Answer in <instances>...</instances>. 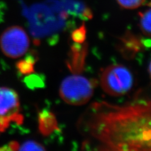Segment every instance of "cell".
Wrapping results in <instances>:
<instances>
[{
    "label": "cell",
    "instance_id": "14",
    "mask_svg": "<svg viewBox=\"0 0 151 151\" xmlns=\"http://www.w3.org/2000/svg\"><path fill=\"white\" fill-rule=\"evenodd\" d=\"M149 72L150 78H151V62H150V63L149 64Z\"/></svg>",
    "mask_w": 151,
    "mask_h": 151
},
{
    "label": "cell",
    "instance_id": "8",
    "mask_svg": "<svg viewBox=\"0 0 151 151\" xmlns=\"http://www.w3.org/2000/svg\"><path fill=\"white\" fill-rule=\"evenodd\" d=\"M73 47V54L69 66L72 70H79L82 68L84 63L86 49L80 45H76Z\"/></svg>",
    "mask_w": 151,
    "mask_h": 151
},
{
    "label": "cell",
    "instance_id": "7",
    "mask_svg": "<svg viewBox=\"0 0 151 151\" xmlns=\"http://www.w3.org/2000/svg\"><path fill=\"white\" fill-rule=\"evenodd\" d=\"M141 45L134 35H126L122 40L121 50L124 54L131 56L139 50Z\"/></svg>",
    "mask_w": 151,
    "mask_h": 151
},
{
    "label": "cell",
    "instance_id": "4",
    "mask_svg": "<svg viewBox=\"0 0 151 151\" xmlns=\"http://www.w3.org/2000/svg\"><path fill=\"white\" fill-rule=\"evenodd\" d=\"M23 120L17 92L9 88H0V134L5 131L12 123L20 124Z\"/></svg>",
    "mask_w": 151,
    "mask_h": 151
},
{
    "label": "cell",
    "instance_id": "10",
    "mask_svg": "<svg viewBox=\"0 0 151 151\" xmlns=\"http://www.w3.org/2000/svg\"><path fill=\"white\" fill-rule=\"evenodd\" d=\"M120 5L126 9H135L143 4L146 0H116Z\"/></svg>",
    "mask_w": 151,
    "mask_h": 151
},
{
    "label": "cell",
    "instance_id": "3",
    "mask_svg": "<svg viewBox=\"0 0 151 151\" xmlns=\"http://www.w3.org/2000/svg\"><path fill=\"white\" fill-rule=\"evenodd\" d=\"M133 83V76L130 70L120 64L108 66L103 70L100 77L102 89L113 96L127 94L132 89Z\"/></svg>",
    "mask_w": 151,
    "mask_h": 151
},
{
    "label": "cell",
    "instance_id": "9",
    "mask_svg": "<svg viewBox=\"0 0 151 151\" xmlns=\"http://www.w3.org/2000/svg\"><path fill=\"white\" fill-rule=\"evenodd\" d=\"M140 27L143 34L151 37V8L139 13Z\"/></svg>",
    "mask_w": 151,
    "mask_h": 151
},
{
    "label": "cell",
    "instance_id": "12",
    "mask_svg": "<svg viewBox=\"0 0 151 151\" xmlns=\"http://www.w3.org/2000/svg\"><path fill=\"white\" fill-rule=\"evenodd\" d=\"M72 39L77 44H81L86 39V28L84 25L73 32Z\"/></svg>",
    "mask_w": 151,
    "mask_h": 151
},
{
    "label": "cell",
    "instance_id": "5",
    "mask_svg": "<svg viewBox=\"0 0 151 151\" xmlns=\"http://www.w3.org/2000/svg\"><path fill=\"white\" fill-rule=\"evenodd\" d=\"M30 46L27 32L19 26H12L4 30L0 37V47L3 54L10 58L24 55Z\"/></svg>",
    "mask_w": 151,
    "mask_h": 151
},
{
    "label": "cell",
    "instance_id": "6",
    "mask_svg": "<svg viewBox=\"0 0 151 151\" xmlns=\"http://www.w3.org/2000/svg\"><path fill=\"white\" fill-rule=\"evenodd\" d=\"M39 129L41 133L48 135L58 129L55 115L52 113L44 111L40 113L39 118Z\"/></svg>",
    "mask_w": 151,
    "mask_h": 151
},
{
    "label": "cell",
    "instance_id": "13",
    "mask_svg": "<svg viewBox=\"0 0 151 151\" xmlns=\"http://www.w3.org/2000/svg\"><path fill=\"white\" fill-rule=\"evenodd\" d=\"M18 150H44L45 148L34 141H27L25 142L20 147H19Z\"/></svg>",
    "mask_w": 151,
    "mask_h": 151
},
{
    "label": "cell",
    "instance_id": "2",
    "mask_svg": "<svg viewBox=\"0 0 151 151\" xmlns=\"http://www.w3.org/2000/svg\"><path fill=\"white\" fill-rule=\"evenodd\" d=\"M94 84L91 80L79 75L65 78L61 83V98L70 105L80 106L87 103L94 92Z\"/></svg>",
    "mask_w": 151,
    "mask_h": 151
},
{
    "label": "cell",
    "instance_id": "15",
    "mask_svg": "<svg viewBox=\"0 0 151 151\" xmlns=\"http://www.w3.org/2000/svg\"><path fill=\"white\" fill-rule=\"evenodd\" d=\"M150 104H151V101H150Z\"/></svg>",
    "mask_w": 151,
    "mask_h": 151
},
{
    "label": "cell",
    "instance_id": "11",
    "mask_svg": "<svg viewBox=\"0 0 151 151\" xmlns=\"http://www.w3.org/2000/svg\"><path fill=\"white\" fill-rule=\"evenodd\" d=\"M34 60L32 59H27L25 60H22L17 64L20 71L23 74L30 73L34 70Z\"/></svg>",
    "mask_w": 151,
    "mask_h": 151
},
{
    "label": "cell",
    "instance_id": "1",
    "mask_svg": "<svg viewBox=\"0 0 151 151\" xmlns=\"http://www.w3.org/2000/svg\"><path fill=\"white\" fill-rule=\"evenodd\" d=\"M85 126L100 149L151 150L150 101L122 106L94 103Z\"/></svg>",
    "mask_w": 151,
    "mask_h": 151
}]
</instances>
